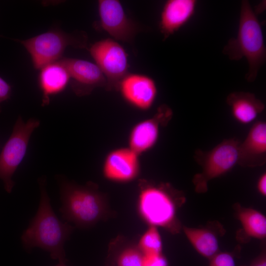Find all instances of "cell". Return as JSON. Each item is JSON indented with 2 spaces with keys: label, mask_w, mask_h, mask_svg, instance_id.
Masks as SVG:
<instances>
[{
  "label": "cell",
  "mask_w": 266,
  "mask_h": 266,
  "mask_svg": "<svg viewBox=\"0 0 266 266\" xmlns=\"http://www.w3.org/2000/svg\"><path fill=\"white\" fill-rule=\"evenodd\" d=\"M38 183L40 192L39 205L35 215L22 235L23 246L28 252L35 247L40 248L48 252L53 259L66 264L64 244L73 227L61 221L54 212L47 191L46 177H39Z\"/></svg>",
  "instance_id": "obj_1"
},
{
  "label": "cell",
  "mask_w": 266,
  "mask_h": 266,
  "mask_svg": "<svg viewBox=\"0 0 266 266\" xmlns=\"http://www.w3.org/2000/svg\"><path fill=\"white\" fill-rule=\"evenodd\" d=\"M222 52L232 61L245 58L248 65L245 78L249 82L256 80L266 61V48L261 25L249 1H241L236 36L229 40Z\"/></svg>",
  "instance_id": "obj_2"
},
{
  "label": "cell",
  "mask_w": 266,
  "mask_h": 266,
  "mask_svg": "<svg viewBox=\"0 0 266 266\" xmlns=\"http://www.w3.org/2000/svg\"><path fill=\"white\" fill-rule=\"evenodd\" d=\"M56 179L60 189L62 202L60 211L64 220L77 227L87 228L103 218L107 205L103 195L93 183L80 185L62 175Z\"/></svg>",
  "instance_id": "obj_3"
},
{
  "label": "cell",
  "mask_w": 266,
  "mask_h": 266,
  "mask_svg": "<svg viewBox=\"0 0 266 266\" xmlns=\"http://www.w3.org/2000/svg\"><path fill=\"white\" fill-rule=\"evenodd\" d=\"M15 40L26 48L37 69L60 60L68 46L84 48L87 45L85 33H69L54 29L26 40Z\"/></svg>",
  "instance_id": "obj_4"
},
{
  "label": "cell",
  "mask_w": 266,
  "mask_h": 266,
  "mask_svg": "<svg viewBox=\"0 0 266 266\" xmlns=\"http://www.w3.org/2000/svg\"><path fill=\"white\" fill-rule=\"evenodd\" d=\"M239 143L238 140L230 138L224 140L209 151L196 150L194 157L202 168L193 179L196 192H206L211 180L227 173L237 164Z\"/></svg>",
  "instance_id": "obj_5"
},
{
  "label": "cell",
  "mask_w": 266,
  "mask_h": 266,
  "mask_svg": "<svg viewBox=\"0 0 266 266\" xmlns=\"http://www.w3.org/2000/svg\"><path fill=\"white\" fill-rule=\"evenodd\" d=\"M40 125V121L34 118L26 123L19 116L12 132L0 154V179L4 187L10 193L15 183L12 177L26 154L31 136Z\"/></svg>",
  "instance_id": "obj_6"
},
{
  "label": "cell",
  "mask_w": 266,
  "mask_h": 266,
  "mask_svg": "<svg viewBox=\"0 0 266 266\" xmlns=\"http://www.w3.org/2000/svg\"><path fill=\"white\" fill-rule=\"evenodd\" d=\"M138 208L150 226L172 229L176 225V207L171 190L166 185H146L141 188Z\"/></svg>",
  "instance_id": "obj_7"
},
{
  "label": "cell",
  "mask_w": 266,
  "mask_h": 266,
  "mask_svg": "<svg viewBox=\"0 0 266 266\" xmlns=\"http://www.w3.org/2000/svg\"><path fill=\"white\" fill-rule=\"evenodd\" d=\"M89 52L105 77L107 88H118L128 73V55L125 49L114 39L106 38L92 44Z\"/></svg>",
  "instance_id": "obj_8"
},
{
  "label": "cell",
  "mask_w": 266,
  "mask_h": 266,
  "mask_svg": "<svg viewBox=\"0 0 266 266\" xmlns=\"http://www.w3.org/2000/svg\"><path fill=\"white\" fill-rule=\"evenodd\" d=\"M172 116L168 106L160 105L152 117L133 126L129 135L128 147L139 156L151 149L158 140L161 127L166 125Z\"/></svg>",
  "instance_id": "obj_9"
},
{
  "label": "cell",
  "mask_w": 266,
  "mask_h": 266,
  "mask_svg": "<svg viewBox=\"0 0 266 266\" xmlns=\"http://www.w3.org/2000/svg\"><path fill=\"white\" fill-rule=\"evenodd\" d=\"M98 10L101 28L115 40H133L136 33L137 27L128 17L119 0H100Z\"/></svg>",
  "instance_id": "obj_10"
},
{
  "label": "cell",
  "mask_w": 266,
  "mask_h": 266,
  "mask_svg": "<svg viewBox=\"0 0 266 266\" xmlns=\"http://www.w3.org/2000/svg\"><path fill=\"white\" fill-rule=\"evenodd\" d=\"M118 89L128 103L143 111L152 106L158 94L155 80L149 76L139 73H128L120 82Z\"/></svg>",
  "instance_id": "obj_11"
},
{
  "label": "cell",
  "mask_w": 266,
  "mask_h": 266,
  "mask_svg": "<svg viewBox=\"0 0 266 266\" xmlns=\"http://www.w3.org/2000/svg\"><path fill=\"white\" fill-rule=\"evenodd\" d=\"M58 61L68 71L69 83L76 95H88L95 88L106 86L105 77L96 64L74 58H62Z\"/></svg>",
  "instance_id": "obj_12"
},
{
  "label": "cell",
  "mask_w": 266,
  "mask_h": 266,
  "mask_svg": "<svg viewBox=\"0 0 266 266\" xmlns=\"http://www.w3.org/2000/svg\"><path fill=\"white\" fill-rule=\"evenodd\" d=\"M139 157L128 146L111 150L106 155L103 163L104 177L117 183H126L134 180L140 172Z\"/></svg>",
  "instance_id": "obj_13"
},
{
  "label": "cell",
  "mask_w": 266,
  "mask_h": 266,
  "mask_svg": "<svg viewBox=\"0 0 266 266\" xmlns=\"http://www.w3.org/2000/svg\"><path fill=\"white\" fill-rule=\"evenodd\" d=\"M196 0H168L162 8L159 27L166 40L186 25L194 16Z\"/></svg>",
  "instance_id": "obj_14"
},
{
  "label": "cell",
  "mask_w": 266,
  "mask_h": 266,
  "mask_svg": "<svg viewBox=\"0 0 266 266\" xmlns=\"http://www.w3.org/2000/svg\"><path fill=\"white\" fill-rule=\"evenodd\" d=\"M266 162V123L258 121L249 130L244 141L239 143L237 164L254 167Z\"/></svg>",
  "instance_id": "obj_15"
},
{
  "label": "cell",
  "mask_w": 266,
  "mask_h": 266,
  "mask_svg": "<svg viewBox=\"0 0 266 266\" xmlns=\"http://www.w3.org/2000/svg\"><path fill=\"white\" fill-rule=\"evenodd\" d=\"M226 102L233 118L242 124L251 123L265 109L264 103L249 92H232L227 96Z\"/></svg>",
  "instance_id": "obj_16"
},
{
  "label": "cell",
  "mask_w": 266,
  "mask_h": 266,
  "mask_svg": "<svg viewBox=\"0 0 266 266\" xmlns=\"http://www.w3.org/2000/svg\"><path fill=\"white\" fill-rule=\"evenodd\" d=\"M39 84L42 93V106L48 105L50 97L61 93L69 83L66 67L59 61L49 64L40 69Z\"/></svg>",
  "instance_id": "obj_17"
},
{
  "label": "cell",
  "mask_w": 266,
  "mask_h": 266,
  "mask_svg": "<svg viewBox=\"0 0 266 266\" xmlns=\"http://www.w3.org/2000/svg\"><path fill=\"white\" fill-rule=\"evenodd\" d=\"M184 233L191 244L201 256L211 259L218 253L219 243L215 234L206 228L184 227Z\"/></svg>",
  "instance_id": "obj_18"
},
{
  "label": "cell",
  "mask_w": 266,
  "mask_h": 266,
  "mask_svg": "<svg viewBox=\"0 0 266 266\" xmlns=\"http://www.w3.org/2000/svg\"><path fill=\"white\" fill-rule=\"evenodd\" d=\"M236 208V215L243 231L248 236L264 239L266 236V218L260 211L240 205Z\"/></svg>",
  "instance_id": "obj_19"
},
{
  "label": "cell",
  "mask_w": 266,
  "mask_h": 266,
  "mask_svg": "<svg viewBox=\"0 0 266 266\" xmlns=\"http://www.w3.org/2000/svg\"><path fill=\"white\" fill-rule=\"evenodd\" d=\"M137 246L142 254L162 253V241L157 227L150 226L141 236Z\"/></svg>",
  "instance_id": "obj_20"
},
{
  "label": "cell",
  "mask_w": 266,
  "mask_h": 266,
  "mask_svg": "<svg viewBox=\"0 0 266 266\" xmlns=\"http://www.w3.org/2000/svg\"><path fill=\"white\" fill-rule=\"evenodd\" d=\"M142 254L137 246L127 245L118 253L114 266H142Z\"/></svg>",
  "instance_id": "obj_21"
},
{
  "label": "cell",
  "mask_w": 266,
  "mask_h": 266,
  "mask_svg": "<svg viewBox=\"0 0 266 266\" xmlns=\"http://www.w3.org/2000/svg\"><path fill=\"white\" fill-rule=\"evenodd\" d=\"M209 266H235L233 255L228 252L218 253L210 259Z\"/></svg>",
  "instance_id": "obj_22"
},
{
  "label": "cell",
  "mask_w": 266,
  "mask_h": 266,
  "mask_svg": "<svg viewBox=\"0 0 266 266\" xmlns=\"http://www.w3.org/2000/svg\"><path fill=\"white\" fill-rule=\"evenodd\" d=\"M142 266H168V263L162 253L142 254Z\"/></svg>",
  "instance_id": "obj_23"
},
{
  "label": "cell",
  "mask_w": 266,
  "mask_h": 266,
  "mask_svg": "<svg viewBox=\"0 0 266 266\" xmlns=\"http://www.w3.org/2000/svg\"><path fill=\"white\" fill-rule=\"evenodd\" d=\"M12 94L11 85L0 76V112L1 104L10 99Z\"/></svg>",
  "instance_id": "obj_24"
},
{
  "label": "cell",
  "mask_w": 266,
  "mask_h": 266,
  "mask_svg": "<svg viewBox=\"0 0 266 266\" xmlns=\"http://www.w3.org/2000/svg\"><path fill=\"white\" fill-rule=\"evenodd\" d=\"M258 192L263 196H266V174L264 173L259 177L257 184Z\"/></svg>",
  "instance_id": "obj_25"
},
{
  "label": "cell",
  "mask_w": 266,
  "mask_h": 266,
  "mask_svg": "<svg viewBox=\"0 0 266 266\" xmlns=\"http://www.w3.org/2000/svg\"><path fill=\"white\" fill-rule=\"evenodd\" d=\"M249 266H266V258L264 254L259 256Z\"/></svg>",
  "instance_id": "obj_26"
},
{
  "label": "cell",
  "mask_w": 266,
  "mask_h": 266,
  "mask_svg": "<svg viewBox=\"0 0 266 266\" xmlns=\"http://www.w3.org/2000/svg\"><path fill=\"white\" fill-rule=\"evenodd\" d=\"M56 266H66V264L59 263V264H58Z\"/></svg>",
  "instance_id": "obj_27"
},
{
  "label": "cell",
  "mask_w": 266,
  "mask_h": 266,
  "mask_svg": "<svg viewBox=\"0 0 266 266\" xmlns=\"http://www.w3.org/2000/svg\"><path fill=\"white\" fill-rule=\"evenodd\" d=\"M2 36L1 35H0V37H1Z\"/></svg>",
  "instance_id": "obj_28"
}]
</instances>
